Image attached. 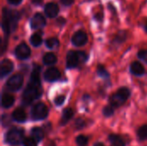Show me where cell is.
Returning a JSON list of instances; mask_svg holds the SVG:
<instances>
[{
    "instance_id": "6da1fadb",
    "label": "cell",
    "mask_w": 147,
    "mask_h": 146,
    "mask_svg": "<svg viewBox=\"0 0 147 146\" xmlns=\"http://www.w3.org/2000/svg\"><path fill=\"white\" fill-rule=\"evenodd\" d=\"M40 65H34L33 71L31 73L29 83L22 94V103L24 105L31 104L34 100L38 99L42 94L41 85L40 82Z\"/></svg>"
},
{
    "instance_id": "7a4b0ae2",
    "label": "cell",
    "mask_w": 147,
    "mask_h": 146,
    "mask_svg": "<svg viewBox=\"0 0 147 146\" xmlns=\"http://www.w3.org/2000/svg\"><path fill=\"white\" fill-rule=\"evenodd\" d=\"M19 19L20 15L16 10L8 9L7 8L3 9L2 28L5 35H8L11 31L16 28Z\"/></svg>"
},
{
    "instance_id": "3957f363",
    "label": "cell",
    "mask_w": 147,
    "mask_h": 146,
    "mask_svg": "<svg viewBox=\"0 0 147 146\" xmlns=\"http://www.w3.org/2000/svg\"><path fill=\"white\" fill-rule=\"evenodd\" d=\"M88 59L85 52L80 51H70L66 57V66L69 69L78 67L80 64L84 63Z\"/></svg>"
},
{
    "instance_id": "277c9868",
    "label": "cell",
    "mask_w": 147,
    "mask_h": 146,
    "mask_svg": "<svg viewBox=\"0 0 147 146\" xmlns=\"http://www.w3.org/2000/svg\"><path fill=\"white\" fill-rule=\"evenodd\" d=\"M129 96H130V90L126 87H122L110 96L109 103L114 108H119L127 102Z\"/></svg>"
},
{
    "instance_id": "5b68a950",
    "label": "cell",
    "mask_w": 147,
    "mask_h": 146,
    "mask_svg": "<svg viewBox=\"0 0 147 146\" xmlns=\"http://www.w3.org/2000/svg\"><path fill=\"white\" fill-rule=\"evenodd\" d=\"M24 139V131L22 128L15 127L10 129L5 136V140L9 145H19Z\"/></svg>"
},
{
    "instance_id": "8992f818",
    "label": "cell",
    "mask_w": 147,
    "mask_h": 146,
    "mask_svg": "<svg viewBox=\"0 0 147 146\" xmlns=\"http://www.w3.org/2000/svg\"><path fill=\"white\" fill-rule=\"evenodd\" d=\"M47 114H48V109L47 106L42 102H39L32 108L31 116L35 120H44L47 117Z\"/></svg>"
},
{
    "instance_id": "52a82bcc",
    "label": "cell",
    "mask_w": 147,
    "mask_h": 146,
    "mask_svg": "<svg viewBox=\"0 0 147 146\" xmlns=\"http://www.w3.org/2000/svg\"><path fill=\"white\" fill-rule=\"evenodd\" d=\"M23 83V77L21 74H15L6 82V87L10 91H18Z\"/></svg>"
},
{
    "instance_id": "ba28073f",
    "label": "cell",
    "mask_w": 147,
    "mask_h": 146,
    "mask_svg": "<svg viewBox=\"0 0 147 146\" xmlns=\"http://www.w3.org/2000/svg\"><path fill=\"white\" fill-rule=\"evenodd\" d=\"M30 53H31L30 48L25 43H22V44L18 45L15 50V55L19 59H28L30 56Z\"/></svg>"
},
{
    "instance_id": "9c48e42d",
    "label": "cell",
    "mask_w": 147,
    "mask_h": 146,
    "mask_svg": "<svg viewBox=\"0 0 147 146\" xmlns=\"http://www.w3.org/2000/svg\"><path fill=\"white\" fill-rule=\"evenodd\" d=\"M88 40V37L85 32L79 30L78 32H76L71 39L72 44L76 46H82L84 44H86Z\"/></svg>"
},
{
    "instance_id": "30bf717a",
    "label": "cell",
    "mask_w": 147,
    "mask_h": 146,
    "mask_svg": "<svg viewBox=\"0 0 147 146\" xmlns=\"http://www.w3.org/2000/svg\"><path fill=\"white\" fill-rule=\"evenodd\" d=\"M13 68H14V65L11 60L8 59H3L0 64V77H4L5 76H7L9 73L12 71Z\"/></svg>"
},
{
    "instance_id": "8fae6325",
    "label": "cell",
    "mask_w": 147,
    "mask_h": 146,
    "mask_svg": "<svg viewBox=\"0 0 147 146\" xmlns=\"http://www.w3.org/2000/svg\"><path fill=\"white\" fill-rule=\"evenodd\" d=\"M30 24L33 29H40V28H42L46 25V20L41 14L37 13L33 16Z\"/></svg>"
},
{
    "instance_id": "7c38bea8",
    "label": "cell",
    "mask_w": 147,
    "mask_h": 146,
    "mask_svg": "<svg viewBox=\"0 0 147 146\" xmlns=\"http://www.w3.org/2000/svg\"><path fill=\"white\" fill-rule=\"evenodd\" d=\"M44 77L48 82H54V81H57L60 77V72L57 68L51 67L45 71Z\"/></svg>"
},
{
    "instance_id": "4fadbf2b",
    "label": "cell",
    "mask_w": 147,
    "mask_h": 146,
    "mask_svg": "<svg viewBox=\"0 0 147 146\" xmlns=\"http://www.w3.org/2000/svg\"><path fill=\"white\" fill-rule=\"evenodd\" d=\"M59 11V6L54 3H48L45 6V13L50 18L55 17L58 15Z\"/></svg>"
},
{
    "instance_id": "5bb4252c",
    "label": "cell",
    "mask_w": 147,
    "mask_h": 146,
    "mask_svg": "<svg viewBox=\"0 0 147 146\" xmlns=\"http://www.w3.org/2000/svg\"><path fill=\"white\" fill-rule=\"evenodd\" d=\"M130 71L135 76H142L146 72L144 66L140 62H137V61L132 63V65L130 66Z\"/></svg>"
},
{
    "instance_id": "9a60e30c",
    "label": "cell",
    "mask_w": 147,
    "mask_h": 146,
    "mask_svg": "<svg viewBox=\"0 0 147 146\" xmlns=\"http://www.w3.org/2000/svg\"><path fill=\"white\" fill-rule=\"evenodd\" d=\"M12 119L16 122H24L27 119L25 111L22 108H16L12 113Z\"/></svg>"
},
{
    "instance_id": "2e32d148",
    "label": "cell",
    "mask_w": 147,
    "mask_h": 146,
    "mask_svg": "<svg viewBox=\"0 0 147 146\" xmlns=\"http://www.w3.org/2000/svg\"><path fill=\"white\" fill-rule=\"evenodd\" d=\"M15 102V97L9 94L4 93L2 95V107L4 108H10Z\"/></svg>"
},
{
    "instance_id": "e0dca14e",
    "label": "cell",
    "mask_w": 147,
    "mask_h": 146,
    "mask_svg": "<svg viewBox=\"0 0 147 146\" xmlns=\"http://www.w3.org/2000/svg\"><path fill=\"white\" fill-rule=\"evenodd\" d=\"M74 113H73V110L70 108H65L64 111H63V114H62V117H61V122L60 124L61 125H65L73 116Z\"/></svg>"
},
{
    "instance_id": "ac0fdd59",
    "label": "cell",
    "mask_w": 147,
    "mask_h": 146,
    "mask_svg": "<svg viewBox=\"0 0 147 146\" xmlns=\"http://www.w3.org/2000/svg\"><path fill=\"white\" fill-rule=\"evenodd\" d=\"M109 139L113 146H126L123 139L116 134H111L109 136Z\"/></svg>"
},
{
    "instance_id": "d6986e66",
    "label": "cell",
    "mask_w": 147,
    "mask_h": 146,
    "mask_svg": "<svg viewBox=\"0 0 147 146\" xmlns=\"http://www.w3.org/2000/svg\"><path fill=\"white\" fill-rule=\"evenodd\" d=\"M56 62H57V57L53 52H47L43 57V63L45 65H50L55 64Z\"/></svg>"
},
{
    "instance_id": "ffe728a7",
    "label": "cell",
    "mask_w": 147,
    "mask_h": 146,
    "mask_svg": "<svg viewBox=\"0 0 147 146\" xmlns=\"http://www.w3.org/2000/svg\"><path fill=\"white\" fill-rule=\"evenodd\" d=\"M31 135L33 138H34L38 142L42 140L44 138V132L42 130V128L40 127H34L31 130Z\"/></svg>"
},
{
    "instance_id": "44dd1931",
    "label": "cell",
    "mask_w": 147,
    "mask_h": 146,
    "mask_svg": "<svg viewBox=\"0 0 147 146\" xmlns=\"http://www.w3.org/2000/svg\"><path fill=\"white\" fill-rule=\"evenodd\" d=\"M137 135L140 140H147V125H144L137 132Z\"/></svg>"
},
{
    "instance_id": "7402d4cb",
    "label": "cell",
    "mask_w": 147,
    "mask_h": 146,
    "mask_svg": "<svg viewBox=\"0 0 147 146\" xmlns=\"http://www.w3.org/2000/svg\"><path fill=\"white\" fill-rule=\"evenodd\" d=\"M30 42L34 46H39L42 43V38L39 34H34L30 37Z\"/></svg>"
},
{
    "instance_id": "603a6c76",
    "label": "cell",
    "mask_w": 147,
    "mask_h": 146,
    "mask_svg": "<svg viewBox=\"0 0 147 146\" xmlns=\"http://www.w3.org/2000/svg\"><path fill=\"white\" fill-rule=\"evenodd\" d=\"M59 45V40L57 38H49L46 40V46L49 49H54L57 48Z\"/></svg>"
},
{
    "instance_id": "cb8c5ba5",
    "label": "cell",
    "mask_w": 147,
    "mask_h": 146,
    "mask_svg": "<svg viewBox=\"0 0 147 146\" xmlns=\"http://www.w3.org/2000/svg\"><path fill=\"white\" fill-rule=\"evenodd\" d=\"M126 39H127V33L124 32V31H121V32H119V33L116 34V36L115 37V39H114V43H118V44L122 43V42L125 41Z\"/></svg>"
},
{
    "instance_id": "d4e9b609",
    "label": "cell",
    "mask_w": 147,
    "mask_h": 146,
    "mask_svg": "<svg viewBox=\"0 0 147 146\" xmlns=\"http://www.w3.org/2000/svg\"><path fill=\"white\" fill-rule=\"evenodd\" d=\"M89 139L84 135H79L76 139V143L78 146H86L88 144Z\"/></svg>"
},
{
    "instance_id": "484cf974",
    "label": "cell",
    "mask_w": 147,
    "mask_h": 146,
    "mask_svg": "<svg viewBox=\"0 0 147 146\" xmlns=\"http://www.w3.org/2000/svg\"><path fill=\"white\" fill-rule=\"evenodd\" d=\"M38 141L33 138V137H28V138H24L22 141L23 146H37Z\"/></svg>"
},
{
    "instance_id": "4316f807",
    "label": "cell",
    "mask_w": 147,
    "mask_h": 146,
    "mask_svg": "<svg viewBox=\"0 0 147 146\" xmlns=\"http://www.w3.org/2000/svg\"><path fill=\"white\" fill-rule=\"evenodd\" d=\"M97 74L101 77H103V78H109V72L105 70V68L102 65H99L98 68H97Z\"/></svg>"
},
{
    "instance_id": "83f0119b",
    "label": "cell",
    "mask_w": 147,
    "mask_h": 146,
    "mask_svg": "<svg viewBox=\"0 0 147 146\" xmlns=\"http://www.w3.org/2000/svg\"><path fill=\"white\" fill-rule=\"evenodd\" d=\"M103 115L105 117H110L114 114V107L109 105V106H106L103 110H102Z\"/></svg>"
},
{
    "instance_id": "f1b7e54d",
    "label": "cell",
    "mask_w": 147,
    "mask_h": 146,
    "mask_svg": "<svg viewBox=\"0 0 147 146\" xmlns=\"http://www.w3.org/2000/svg\"><path fill=\"white\" fill-rule=\"evenodd\" d=\"M75 126H76V128H77V129L80 130V129H82V128H84V127L85 126V121H84L83 119L78 118V119H77V120H76Z\"/></svg>"
},
{
    "instance_id": "f546056e",
    "label": "cell",
    "mask_w": 147,
    "mask_h": 146,
    "mask_svg": "<svg viewBox=\"0 0 147 146\" xmlns=\"http://www.w3.org/2000/svg\"><path fill=\"white\" fill-rule=\"evenodd\" d=\"M138 57L147 64V50H141L138 52Z\"/></svg>"
},
{
    "instance_id": "4dcf8cb0",
    "label": "cell",
    "mask_w": 147,
    "mask_h": 146,
    "mask_svg": "<svg viewBox=\"0 0 147 146\" xmlns=\"http://www.w3.org/2000/svg\"><path fill=\"white\" fill-rule=\"evenodd\" d=\"M65 96H58L55 99H54V103L57 105V106H61L63 103H64V102H65Z\"/></svg>"
},
{
    "instance_id": "1f68e13d",
    "label": "cell",
    "mask_w": 147,
    "mask_h": 146,
    "mask_svg": "<svg viewBox=\"0 0 147 146\" xmlns=\"http://www.w3.org/2000/svg\"><path fill=\"white\" fill-rule=\"evenodd\" d=\"M2 122H3V125L4 126H9V125L10 124V120H9V116L3 114V117H2Z\"/></svg>"
},
{
    "instance_id": "d6a6232c",
    "label": "cell",
    "mask_w": 147,
    "mask_h": 146,
    "mask_svg": "<svg viewBox=\"0 0 147 146\" xmlns=\"http://www.w3.org/2000/svg\"><path fill=\"white\" fill-rule=\"evenodd\" d=\"M60 2L65 6H70L74 3V0H60Z\"/></svg>"
},
{
    "instance_id": "836d02e7",
    "label": "cell",
    "mask_w": 147,
    "mask_h": 146,
    "mask_svg": "<svg viewBox=\"0 0 147 146\" xmlns=\"http://www.w3.org/2000/svg\"><path fill=\"white\" fill-rule=\"evenodd\" d=\"M22 0H8V2L10 3V4H13V5H17L19 3H22Z\"/></svg>"
},
{
    "instance_id": "e575fe53",
    "label": "cell",
    "mask_w": 147,
    "mask_h": 146,
    "mask_svg": "<svg viewBox=\"0 0 147 146\" xmlns=\"http://www.w3.org/2000/svg\"><path fill=\"white\" fill-rule=\"evenodd\" d=\"M102 13H97L96 15H95V18L97 20V21H102Z\"/></svg>"
},
{
    "instance_id": "d590c367",
    "label": "cell",
    "mask_w": 147,
    "mask_h": 146,
    "mask_svg": "<svg viewBox=\"0 0 147 146\" xmlns=\"http://www.w3.org/2000/svg\"><path fill=\"white\" fill-rule=\"evenodd\" d=\"M33 3L36 4V5H40L43 2V0H32Z\"/></svg>"
},
{
    "instance_id": "8d00e7d4",
    "label": "cell",
    "mask_w": 147,
    "mask_h": 146,
    "mask_svg": "<svg viewBox=\"0 0 147 146\" xmlns=\"http://www.w3.org/2000/svg\"><path fill=\"white\" fill-rule=\"evenodd\" d=\"M65 20L64 18H59V19H58V20H57V22H58V23H59L60 25H61V24H64V23H65Z\"/></svg>"
},
{
    "instance_id": "74e56055",
    "label": "cell",
    "mask_w": 147,
    "mask_h": 146,
    "mask_svg": "<svg viewBox=\"0 0 147 146\" xmlns=\"http://www.w3.org/2000/svg\"><path fill=\"white\" fill-rule=\"evenodd\" d=\"M94 146H105L102 143H96V144H95Z\"/></svg>"
},
{
    "instance_id": "f35d334b",
    "label": "cell",
    "mask_w": 147,
    "mask_h": 146,
    "mask_svg": "<svg viewBox=\"0 0 147 146\" xmlns=\"http://www.w3.org/2000/svg\"><path fill=\"white\" fill-rule=\"evenodd\" d=\"M48 146H56V145H54V143H53V142H51V143L48 145Z\"/></svg>"
},
{
    "instance_id": "ab89813d",
    "label": "cell",
    "mask_w": 147,
    "mask_h": 146,
    "mask_svg": "<svg viewBox=\"0 0 147 146\" xmlns=\"http://www.w3.org/2000/svg\"><path fill=\"white\" fill-rule=\"evenodd\" d=\"M146 31H147V24H146Z\"/></svg>"
}]
</instances>
